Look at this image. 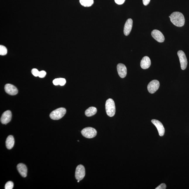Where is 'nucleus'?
Here are the masks:
<instances>
[{
    "label": "nucleus",
    "mask_w": 189,
    "mask_h": 189,
    "mask_svg": "<svg viewBox=\"0 0 189 189\" xmlns=\"http://www.w3.org/2000/svg\"><path fill=\"white\" fill-rule=\"evenodd\" d=\"M13 183L11 181L8 182L5 185V189H12L13 188Z\"/></svg>",
    "instance_id": "nucleus-20"
},
{
    "label": "nucleus",
    "mask_w": 189,
    "mask_h": 189,
    "mask_svg": "<svg viewBox=\"0 0 189 189\" xmlns=\"http://www.w3.org/2000/svg\"><path fill=\"white\" fill-rule=\"evenodd\" d=\"M53 84L55 85H59V78H56L53 80Z\"/></svg>",
    "instance_id": "nucleus-26"
},
{
    "label": "nucleus",
    "mask_w": 189,
    "mask_h": 189,
    "mask_svg": "<svg viewBox=\"0 0 189 189\" xmlns=\"http://www.w3.org/2000/svg\"><path fill=\"white\" fill-rule=\"evenodd\" d=\"M85 176V169L83 165H80L77 167L75 171V176L78 181H81Z\"/></svg>",
    "instance_id": "nucleus-6"
},
{
    "label": "nucleus",
    "mask_w": 189,
    "mask_h": 189,
    "mask_svg": "<svg viewBox=\"0 0 189 189\" xmlns=\"http://www.w3.org/2000/svg\"><path fill=\"white\" fill-rule=\"evenodd\" d=\"M150 0H142L143 4L145 6H147V5H148L150 2Z\"/></svg>",
    "instance_id": "nucleus-27"
},
{
    "label": "nucleus",
    "mask_w": 189,
    "mask_h": 189,
    "mask_svg": "<svg viewBox=\"0 0 189 189\" xmlns=\"http://www.w3.org/2000/svg\"><path fill=\"white\" fill-rule=\"evenodd\" d=\"M31 72L33 75L37 77L39 76V72L37 69L34 68L32 69Z\"/></svg>",
    "instance_id": "nucleus-22"
},
{
    "label": "nucleus",
    "mask_w": 189,
    "mask_h": 189,
    "mask_svg": "<svg viewBox=\"0 0 189 189\" xmlns=\"http://www.w3.org/2000/svg\"><path fill=\"white\" fill-rule=\"evenodd\" d=\"M117 70L121 78L125 77L127 74V68L125 65L122 63H119L117 66Z\"/></svg>",
    "instance_id": "nucleus-12"
},
{
    "label": "nucleus",
    "mask_w": 189,
    "mask_h": 189,
    "mask_svg": "<svg viewBox=\"0 0 189 189\" xmlns=\"http://www.w3.org/2000/svg\"><path fill=\"white\" fill-rule=\"evenodd\" d=\"M46 75V73L45 71H42L39 72L38 76L40 78H44L45 76Z\"/></svg>",
    "instance_id": "nucleus-23"
},
{
    "label": "nucleus",
    "mask_w": 189,
    "mask_h": 189,
    "mask_svg": "<svg viewBox=\"0 0 189 189\" xmlns=\"http://www.w3.org/2000/svg\"><path fill=\"white\" fill-rule=\"evenodd\" d=\"M66 112L65 108H60L54 110L50 114V117L53 120H59L64 116Z\"/></svg>",
    "instance_id": "nucleus-3"
},
{
    "label": "nucleus",
    "mask_w": 189,
    "mask_h": 189,
    "mask_svg": "<svg viewBox=\"0 0 189 189\" xmlns=\"http://www.w3.org/2000/svg\"><path fill=\"white\" fill-rule=\"evenodd\" d=\"M159 82L157 80H153L150 83L147 85V90L151 94L156 92L159 88Z\"/></svg>",
    "instance_id": "nucleus-7"
},
{
    "label": "nucleus",
    "mask_w": 189,
    "mask_h": 189,
    "mask_svg": "<svg viewBox=\"0 0 189 189\" xmlns=\"http://www.w3.org/2000/svg\"><path fill=\"white\" fill-rule=\"evenodd\" d=\"M81 133L82 135L85 138H92L96 136L97 132L93 128L87 127L82 130Z\"/></svg>",
    "instance_id": "nucleus-4"
},
{
    "label": "nucleus",
    "mask_w": 189,
    "mask_h": 189,
    "mask_svg": "<svg viewBox=\"0 0 189 189\" xmlns=\"http://www.w3.org/2000/svg\"><path fill=\"white\" fill-rule=\"evenodd\" d=\"M15 144V140L12 135H10L7 137L6 141V145L7 148L11 149L13 147Z\"/></svg>",
    "instance_id": "nucleus-16"
},
{
    "label": "nucleus",
    "mask_w": 189,
    "mask_h": 189,
    "mask_svg": "<svg viewBox=\"0 0 189 189\" xmlns=\"http://www.w3.org/2000/svg\"><path fill=\"white\" fill-rule=\"evenodd\" d=\"M166 188V186L165 183H163L160 184L156 188V189H165Z\"/></svg>",
    "instance_id": "nucleus-24"
},
{
    "label": "nucleus",
    "mask_w": 189,
    "mask_h": 189,
    "mask_svg": "<svg viewBox=\"0 0 189 189\" xmlns=\"http://www.w3.org/2000/svg\"><path fill=\"white\" fill-rule=\"evenodd\" d=\"M151 122L156 126L160 136H163L164 134L165 130V128L162 123L159 121L156 120V119H152L151 121Z\"/></svg>",
    "instance_id": "nucleus-9"
},
{
    "label": "nucleus",
    "mask_w": 189,
    "mask_h": 189,
    "mask_svg": "<svg viewBox=\"0 0 189 189\" xmlns=\"http://www.w3.org/2000/svg\"><path fill=\"white\" fill-rule=\"evenodd\" d=\"M59 85H61V86H63V85L65 84L66 82L65 78H59Z\"/></svg>",
    "instance_id": "nucleus-21"
},
{
    "label": "nucleus",
    "mask_w": 189,
    "mask_h": 189,
    "mask_svg": "<svg viewBox=\"0 0 189 189\" xmlns=\"http://www.w3.org/2000/svg\"><path fill=\"white\" fill-rule=\"evenodd\" d=\"M5 90L7 93L11 95H15L18 93L16 87L10 84H7L5 85Z\"/></svg>",
    "instance_id": "nucleus-11"
},
{
    "label": "nucleus",
    "mask_w": 189,
    "mask_h": 189,
    "mask_svg": "<svg viewBox=\"0 0 189 189\" xmlns=\"http://www.w3.org/2000/svg\"><path fill=\"white\" fill-rule=\"evenodd\" d=\"M126 0H115V3L118 5L123 4Z\"/></svg>",
    "instance_id": "nucleus-25"
},
{
    "label": "nucleus",
    "mask_w": 189,
    "mask_h": 189,
    "mask_svg": "<svg viewBox=\"0 0 189 189\" xmlns=\"http://www.w3.org/2000/svg\"><path fill=\"white\" fill-rule=\"evenodd\" d=\"M133 25V20L131 19H128L125 24L124 28V33L126 36L129 35L131 31Z\"/></svg>",
    "instance_id": "nucleus-13"
},
{
    "label": "nucleus",
    "mask_w": 189,
    "mask_h": 189,
    "mask_svg": "<svg viewBox=\"0 0 189 189\" xmlns=\"http://www.w3.org/2000/svg\"><path fill=\"white\" fill-rule=\"evenodd\" d=\"M106 110L109 116L112 117L115 115L116 112L115 103L113 99H109L106 101Z\"/></svg>",
    "instance_id": "nucleus-2"
},
{
    "label": "nucleus",
    "mask_w": 189,
    "mask_h": 189,
    "mask_svg": "<svg viewBox=\"0 0 189 189\" xmlns=\"http://www.w3.org/2000/svg\"><path fill=\"white\" fill-rule=\"evenodd\" d=\"M8 51L6 48L3 45L0 46V55L1 56H5L7 54Z\"/></svg>",
    "instance_id": "nucleus-19"
},
{
    "label": "nucleus",
    "mask_w": 189,
    "mask_h": 189,
    "mask_svg": "<svg viewBox=\"0 0 189 189\" xmlns=\"http://www.w3.org/2000/svg\"><path fill=\"white\" fill-rule=\"evenodd\" d=\"M151 61L149 57L145 56L142 59L140 62V66L143 69H147L150 66Z\"/></svg>",
    "instance_id": "nucleus-15"
},
{
    "label": "nucleus",
    "mask_w": 189,
    "mask_h": 189,
    "mask_svg": "<svg viewBox=\"0 0 189 189\" xmlns=\"http://www.w3.org/2000/svg\"><path fill=\"white\" fill-rule=\"evenodd\" d=\"M177 54L181 63V69L183 70H185L188 65V60L186 55L183 51L181 50L178 51Z\"/></svg>",
    "instance_id": "nucleus-5"
},
{
    "label": "nucleus",
    "mask_w": 189,
    "mask_h": 189,
    "mask_svg": "<svg viewBox=\"0 0 189 189\" xmlns=\"http://www.w3.org/2000/svg\"><path fill=\"white\" fill-rule=\"evenodd\" d=\"M12 118V113L10 110H8L3 113L1 116V121L2 124H6L10 122Z\"/></svg>",
    "instance_id": "nucleus-10"
},
{
    "label": "nucleus",
    "mask_w": 189,
    "mask_h": 189,
    "mask_svg": "<svg viewBox=\"0 0 189 189\" xmlns=\"http://www.w3.org/2000/svg\"><path fill=\"white\" fill-rule=\"evenodd\" d=\"M169 17L170 18L171 22L174 25L179 27L184 25L185 23V17L184 16L181 12H173Z\"/></svg>",
    "instance_id": "nucleus-1"
},
{
    "label": "nucleus",
    "mask_w": 189,
    "mask_h": 189,
    "mask_svg": "<svg viewBox=\"0 0 189 189\" xmlns=\"http://www.w3.org/2000/svg\"><path fill=\"white\" fill-rule=\"evenodd\" d=\"M17 169L20 174L22 177H26L27 175L28 169L25 165L22 163H20L17 166Z\"/></svg>",
    "instance_id": "nucleus-14"
},
{
    "label": "nucleus",
    "mask_w": 189,
    "mask_h": 189,
    "mask_svg": "<svg viewBox=\"0 0 189 189\" xmlns=\"http://www.w3.org/2000/svg\"><path fill=\"white\" fill-rule=\"evenodd\" d=\"M94 0H80L81 4L84 7H90L94 4Z\"/></svg>",
    "instance_id": "nucleus-18"
},
{
    "label": "nucleus",
    "mask_w": 189,
    "mask_h": 189,
    "mask_svg": "<svg viewBox=\"0 0 189 189\" xmlns=\"http://www.w3.org/2000/svg\"><path fill=\"white\" fill-rule=\"evenodd\" d=\"M152 36L158 42H163L164 41L165 37L161 32L158 30H154L152 32Z\"/></svg>",
    "instance_id": "nucleus-8"
},
{
    "label": "nucleus",
    "mask_w": 189,
    "mask_h": 189,
    "mask_svg": "<svg viewBox=\"0 0 189 189\" xmlns=\"http://www.w3.org/2000/svg\"><path fill=\"white\" fill-rule=\"evenodd\" d=\"M97 109L94 107H90L85 111V115L87 117H90L93 116L97 113Z\"/></svg>",
    "instance_id": "nucleus-17"
}]
</instances>
